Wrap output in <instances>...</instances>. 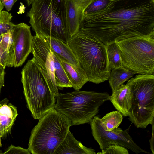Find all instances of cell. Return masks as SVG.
Returning <instances> with one entry per match:
<instances>
[{"label": "cell", "instance_id": "9", "mask_svg": "<svg viewBox=\"0 0 154 154\" xmlns=\"http://www.w3.org/2000/svg\"><path fill=\"white\" fill-rule=\"evenodd\" d=\"M90 123L92 135L101 150L111 144L116 143L136 154L150 153L141 148L133 141L129 134V128L123 130L118 127L110 131L105 130L101 125L100 118L96 115Z\"/></svg>", "mask_w": 154, "mask_h": 154}, {"label": "cell", "instance_id": "18", "mask_svg": "<svg viewBox=\"0 0 154 154\" xmlns=\"http://www.w3.org/2000/svg\"><path fill=\"white\" fill-rule=\"evenodd\" d=\"M135 74L122 66L112 69L108 80L112 92Z\"/></svg>", "mask_w": 154, "mask_h": 154}, {"label": "cell", "instance_id": "8", "mask_svg": "<svg viewBox=\"0 0 154 154\" xmlns=\"http://www.w3.org/2000/svg\"><path fill=\"white\" fill-rule=\"evenodd\" d=\"M122 66L138 74H154V34L118 41Z\"/></svg>", "mask_w": 154, "mask_h": 154}, {"label": "cell", "instance_id": "21", "mask_svg": "<svg viewBox=\"0 0 154 154\" xmlns=\"http://www.w3.org/2000/svg\"><path fill=\"white\" fill-rule=\"evenodd\" d=\"M107 52L111 70L122 66L120 50L116 42L107 46Z\"/></svg>", "mask_w": 154, "mask_h": 154}, {"label": "cell", "instance_id": "2", "mask_svg": "<svg viewBox=\"0 0 154 154\" xmlns=\"http://www.w3.org/2000/svg\"><path fill=\"white\" fill-rule=\"evenodd\" d=\"M90 81L98 84L108 80L111 70L107 46L94 36L79 29L68 41Z\"/></svg>", "mask_w": 154, "mask_h": 154}, {"label": "cell", "instance_id": "1", "mask_svg": "<svg viewBox=\"0 0 154 154\" xmlns=\"http://www.w3.org/2000/svg\"><path fill=\"white\" fill-rule=\"evenodd\" d=\"M79 29L105 45L134 36L154 34V0H112L83 17Z\"/></svg>", "mask_w": 154, "mask_h": 154}, {"label": "cell", "instance_id": "29", "mask_svg": "<svg viewBox=\"0 0 154 154\" xmlns=\"http://www.w3.org/2000/svg\"><path fill=\"white\" fill-rule=\"evenodd\" d=\"M5 67L0 64V94L1 88L4 85Z\"/></svg>", "mask_w": 154, "mask_h": 154}, {"label": "cell", "instance_id": "33", "mask_svg": "<svg viewBox=\"0 0 154 154\" xmlns=\"http://www.w3.org/2000/svg\"><path fill=\"white\" fill-rule=\"evenodd\" d=\"M1 137H0V147H1L2 146V144L1 143Z\"/></svg>", "mask_w": 154, "mask_h": 154}, {"label": "cell", "instance_id": "13", "mask_svg": "<svg viewBox=\"0 0 154 154\" xmlns=\"http://www.w3.org/2000/svg\"><path fill=\"white\" fill-rule=\"evenodd\" d=\"M110 101L124 116H128L131 105L132 94L127 84H122L112 92Z\"/></svg>", "mask_w": 154, "mask_h": 154}, {"label": "cell", "instance_id": "3", "mask_svg": "<svg viewBox=\"0 0 154 154\" xmlns=\"http://www.w3.org/2000/svg\"><path fill=\"white\" fill-rule=\"evenodd\" d=\"M27 13L36 35L59 39L67 43L71 38L65 0H34Z\"/></svg>", "mask_w": 154, "mask_h": 154}, {"label": "cell", "instance_id": "34", "mask_svg": "<svg viewBox=\"0 0 154 154\" xmlns=\"http://www.w3.org/2000/svg\"><path fill=\"white\" fill-rule=\"evenodd\" d=\"M0 154H1V153L0 152Z\"/></svg>", "mask_w": 154, "mask_h": 154}, {"label": "cell", "instance_id": "5", "mask_svg": "<svg viewBox=\"0 0 154 154\" xmlns=\"http://www.w3.org/2000/svg\"><path fill=\"white\" fill-rule=\"evenodd\" d=\"M110 97L107 92L79 90L59 93L54 109L66 117L71 126L84 124L90 123Z\"/></svg>", "mask_w": 154, "mask_h": 154}, {"label": "cell", "instance_id": "11", "mask_svg": "<svg viewBox=\"0 0 154 154\" xmlns=\"http://www.w3.org/2000/svg\"><path fill=\"white\" fill-rule=\"evenodd\" d=\"M33 36L30 27L24 23L13 25L12 28L14 66H21L32 51Z\"/></svg>", "mask_w": 154, "mask_h": 154}, {"label": "cell", "instance_id": "26", "mask_svg": "<svg viewBox=\"0 0 154 154\" xmlns=\"http://www.w3.org/2000/svg\"><path fill=\"white\" fill-rule=\"evenodd\" d=\"M14 55L6 52L0 44V64L5 67L14 66Z\"/></svg>", "mask_w": 154, "mask_h": 154}, {"label": "cell", "instance_id": "24", "mask_svg": "<svg viewBox=\"0 0 154 154\" xmlns=\"http://www.w3.org/2000/svg\"><path fill=\"white\" fill-rule=\"evenodd\" d=\"M0 44L1 47L6 52L14 55L12 29L8 32L2 35L0 39Z\"/></svg>", "mask_w": 154, "mask_h": 154}, {"label": "cell", "instance_id": "6", "mask_svg": "<svg viewBox=\"0 0 154 154\" xmlns=\"http://www.w3.org/2000/svg\"><path fill=\"white\" fill-rule=\"evenodd\" d=\"M21 73V82L28 108L33 118L39 119L54 108L56 97L51 91L34 57L28 60Z\"/></svg>", "mask_w": 154, "mask_h": 154}, {"label": "cell", "instance_id": "20", "mask_svg": "<svg viewBox=\"0 0 154 154\" xmlns=\"http://www.w3.org/2000/svg\"><path fill=\"white\" fill-rule=\"evenodd\" d=\"M122 119V115L118 111L110 112L100 118L102 127L107 131H110L118 127Z\"/></svg>", "mask_w": 154, "mask_h": 154}, {"label": "cell", "instance_id": "30", "mask_svg": "<svg viewBox=\"0 0 154 154\" xmlns=\"http://www.w3.org/2000/svg\"><path fill=\"white\" fill-rule=\"evenodd\" d=\"M152 126V136L151 139L149 140L150 149L151 151L152 152V154H154V136H153V129H154V123L151 124Z\"/></svg>", "mask_w": 154, "mask_h": 154}, {"label": "cell", "instance_id": "14", "mask_svg": "<svg viewBox=\"0 0 154 154\" xmlns=\"http://www.w3.org/2000/svg\"><path fill=\"white\" fill-rule=\"evenodd\" d=\"M46 38L50 45L51 51L60 58L75 67L80 71L85 72L67 43L56 38L52 37Z\"/></svg>", "mask_w": 154, "mask_h": 154}, {"label": "cell", "instance_id": "28", "mask_svg": "<svg viewBox=\"0 0 154 154\" xmlns=\"http://www.w3.org/2000/svg\"><path fill=\"white\" fill-rule=\"evenodd\" d=\"M2 3L5 7L6 9L8 11H10L12 7L18 0H1Z\"/></svg>", "mask_w": 154, "mask_h": 154}, {"label": "cell", "instance_id": "10", "mask_svg": "<svg viewBox=\"0 0 154 154\" xmlns=\"http://www.w3.org/2000/svg\"><path fill=\"white\" fill-rule=\"evenodd\" d=\"M31 52L39 65L51 91L57 97L59 93L55 78L54 60L46 37L36 35L33 36Z\"/></svg>", "mask_w": 154, "mask_h": 154}, {"label": "cell", "instance_id": "25", "mask_svg": "<svg viewBox=\"0 0 154 154\" xmlns=\"http://www.w3.org/2000/svg\"><path fill=\"white\" fill-rule=\"evenodd\" d=\"M101 150V152H98L97 154H129L127 148L116 143L111 144L105 149Z\"/></svg>", "mask_w": 154, "mask_h": 154}, {"label": "cell", "instance_id": "31", "mask_svg": "<svg viewBox=\"0 0 154 154\" xmlns=\"http://www.w3.org/2000/svg\"><path fill=\"white\" fill-rule=\"evenodd\" d=\"M34 0H26V1L28 5L29 6L31 4H32V2Z\"/></svg>", "mask_w": 154, "mask_h": 154}, {"label": "cell", "instance_id": "7", "mask_svg": "<svg viewBox=\"0 0 154 154\" xmlns=\"http://www.w3.org/2000/svg\"><path fill=\"white\" fill-rule=\"evenodd\" d=\"M132 94L129 119L137 128L154 123V75L139 74L127 83Z\"/></svg>", "mask_w": 154, "mask_h": 154}, {"label": "cell", "instance_id": "23", "mask_svg": "<svg viewBox=\"0 0 154 154\" xmlns=\"http://www.w3.org/2000/svg\"><path fill=\"white\" fill-rule=\"evenodd\" d=\"M112 0H94L85 8L83 17L92 14L104 8Z\"/></svg>", "mask_w": 154, "mask_h": 154}, {"label": "cell", "instance_id": "16", "mask_svg": "<svg viewBox=\"0 0 154 154\" xmlns=\"http://www.w3.org/2000/svg\"><path fill=\"white\" fill-rule=\"evenodd\" d=\"M7 100L0 102V137L5 135L11 130L18 115L16 107Z\"/></svg>", "mask_w": 154, "mask_h": 154}, {"label": "cell", "instance_id": "19", "mask_svg": "<svg viewBox=\"0 0 154 154\" xmlns=\"http://www.w3.org/2000/svg\"><path fill=\"white\" fill-rule=\"evenodd\" d=\"M52 52L54 62L55 78L57 85L60 88L72 87L59 58L56 54Z\"/></svg>", "mask_w": 154, "mask_h": 154}, {"label": "cell", "instance_id": "17", "mask_svg": "<svg viewBox=\"0 0 154 154\" xmlns=\"http://www.w3.org/2000/svg\"><path fill=\"white\" fill-rule=\"evenodd\" d=\"M58 57L72 84V87L75 90H79L88 81L86 72L80 71L75 67Z\"/></svg>", "mask_w": 154, "mask_h": 154}, {"label": "cell", "instance_id": "4", "mask_svg": "<svg viewBox=\"0 0 154 154\" xmlns=\"http://www.w3.org/2000/svg\"><path fill=\"white\" fill-rule=\"evenodd\" d=\"M71 126L68 119L54 108L39 119L32 130L28 149L32 154H54Z\"/></svg>", "mask_w": 154, "mask_h": 154}, {"label": "cell", "instance_id": "32", "mask_svg": "<svg viewBox=\"0 0 154 154\" xmlns=\"http://www.w3.org/2000/svg\"><path fill=\"white\" fill-rule=\"evenodd\" d=\"M4 8V6L2 3L1 0H0V12L2 11V10Z\"/></svg>", "mask_w": 154, "mask_h": 154}, {"label": "cell", "instance_id": "12", "mask_svg": "<svg viewBox=\"0 0 154 154\" xmlns=\"http://www.w3.org/2000/svg\"><path fill=\"white\" fill-rule=\"evenodd\" d=\"M94 0H65L68 26L70 37L79 30L87 7Z\"/></svg>", "mask_w": 154, "mask_h": 154}, {"label": "cell", "instance_id": "22", "mask_svg": "<svg viewBox=\"0 0 154 154\" xmlns=\"http://www.w3.org/2000/svg\"><path fill=\"white\" fill-rule=\"evenodd\" d=\"M12 16L8 12L3 11L0 12V39L2 34L12 29L14 23L11 22Z\"/></svg>", "mask_w": 154, "mask_h": 154}, {"label": "cell", "instance_id": "27", "mask_svg": "<svg viewBox=\"0 0 154 154\" xmlns=\"http://www.w3.org/2000/svg\"><path fill=\"white\" fill-rule=\"evenodd\" d=\"M3 154H30L29 149H24L19 146H15L11 145L8 149Z\"/></svg>", "mask_w": 154, "mask_h": 154}, {"label": "cell", "instance_id": "15", "mask_svg": "<svg viewBox=\"0 0 154 154\" xmlns=\"http://www.w3.org/2000/svg\"><path fill=\"white\" fill-rule=\"evenodd\" d=\"M96 153L95 150L85 146L81 142L77 140L69 130L54 154Z\"/></svg>", "mask_w": 154, "mask_h": 154}]
</instances>
